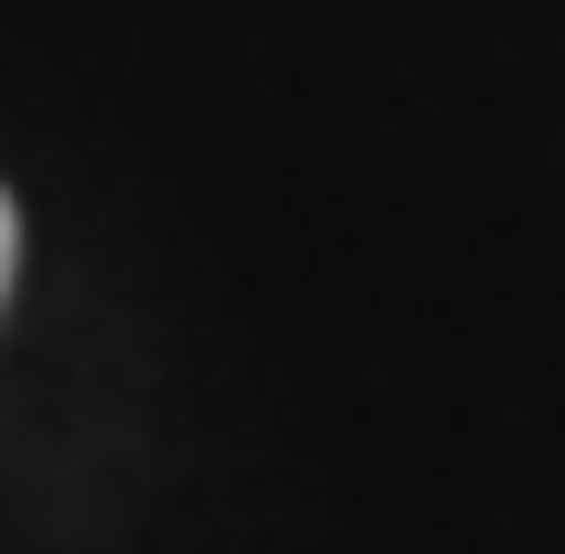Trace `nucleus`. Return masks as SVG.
Masks as SVG:
<instances>
[{
    "mask_svg": "<svg viewBox=\"0 0 565 554\" xmlns=\"http://www.w3.org/2000/svg\"><path fill=\"white\" fill-rule=\"evenodd\" d=\"M11 262H22V217H11V196H0V294H11Z\"/></svg>",
    "mask_w": 565,
    "mask_h": 554,
    "instance_id": "nucleus-1",
    "label": "nucleus"
}]
</instances>
